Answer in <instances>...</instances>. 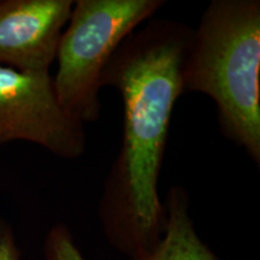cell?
<instances>
[{"label":"cell","instance_id":"1","mask_svg":"<svg viewBox=\"0 0 260 260\" xmlns=\"http://www.w3.org/2000/svg\"><path fill=\"white\" fill-rule=\"evenodd\" d=\"M191 35L181 22H146L122 42L103 74L102 86L122 96L123 135L98 213L107 241L129 259L149 251L164 232L159 177Z\"/></svg>","mask_w":260,"mask_h":260},{"label":"cell","instance_id":"5","mask_svg":"<svg viewBox=\"0 0 260 260\" xmlns=\"http://www.w3.org/2000/svg\"><path fill=\"white\" fill-rule=\"evenodd\" d=\"M71 0H0V67L50 74Z\"/></svg>","mask_w":260,"mask_h":260},{"label":"cell","instance_id":"6","mask_svg":"<svg viewBox=\"0 0 260 260\" xmlns=\"http://www.w3.org/2000/svg\"><path fill=\"white\" fill-rule=\"evenodd\" d=\"M162 204L167 222L161 237L149 251L129 260H219L195 230L183 187H171Z\"/></svg>","mask_w":260,"mask_h":260},{"label":"cell","instance_id":"3","mask_svg":"<svg viewBox=\"0 0 260 260\" xmlns=\"http://www.w3.org/2000/svg\"><path fill=\"white\" fill-rule=\"evenodd\" d=\"M162 0H77L58 44L54 87L64 109L83 123L99 119L104 70L122 42L148 22Z\"/></svg>","mask_w":260,"mask_h":260},{"label":"cell","instance_id":"8","mask_svg":"<svg viewBox=\"0 0 260 260\" xmlns=\"http://www.w3.org/2000/svg\"><path fill=\"white\" fill-rule=\"evenodd\" d=\"M0 260H21V251L14 230L0 217Z\"/></svg>","mask_w":260,"mask_h":260},{"label":"cell","instance_id":"2","mask_svg":"<svg viewBox=\"0 0 260 260\" xmlns=\"http://www.w3.org/2000/svg\"><path fill=\"white\" fill-rule=\"evenodd\" d=\"M183 93L213 100L225 138L260 162V2L213 0L193 30Z\"/></svg>","mask_w":260,"mask_h":260},{"label":"cell","instance_id":"4","mask_svg":"<svg viewBox=\"0 0 260 260\" xmlns=\"http://www.w3.org/2000/svg\"><path fill=\"white\" fill-rule=\"evenodd\" d=\"M28 141L65 159L86 149L84 124L61 105L51 74L0 67V145Z\"/></svg>","mask_w":260,"mask_h":260},{"label":"cell","instance_id":"7","mask_svg":"<svg viewBox=\"0 0 260 260\" xmlns=\"http://www.w3.org/2000/svg\"><path fill=\"white\" fill-rule=\"evenodd\" d=\"M45 260H86L77 248L73 234L63 224L54 225L44 243Z\"/></svg>","mask_w":260,"mask_h":260}]
</instances>
